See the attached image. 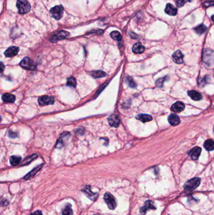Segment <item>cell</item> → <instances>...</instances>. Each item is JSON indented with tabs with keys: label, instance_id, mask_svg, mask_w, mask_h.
Returning a JSON list of instances; mask_svg holds the SVG:
<instances>
[{
	"label": "cell",
	"instance_id": "6da1fadb",
	"mask_svg": "<svg viewBox=\"0 0 214 215\" xmlns=\"http://www.w3.org/2000/svg\"><path fill=\"white\" fill-rule=\"evenodd\" d=\"M17 7L18 9V13L21 14L27 13L31 10V5L27 0H18Z\"/></svg>",
	"mask_w": 214,
	"mask_h": 215
},
{
	"label": "cell",
	"instance_id": "7a4b0ae2",
	"mask_svg": "<svg viewBox=\"0 0 214 215\" xmlns=\"http://www.w3.org/2000/svg\"><path fill=\"white\" fill-rule=\"evenodd\" d=\"M203 61L208 66L214 64V52L210 49H205L203 53Z\"/></svg>",
	"mask_w": 214,
	"mask_h": 215
},
{
	"label": "cell",
	"instance_id": "3957f363",
	"mask_svg": "<svg viewBox=\"0 0 214 215\" xmlns=\"http://www.w3.org/2000/svg\"><path fill=\"white\" fill-rule=\"evenodd\" d=\"M20 65L22 68L28 71H33L36 68V64L29 57H25L20 63Z\"/></svg>",
	"mask_w": 214,
	"mask_h": 215
},
{
	"label": "cell",
	"instance_id": "277c9868",
	"mask_svg": "<svg viewBox=\"0 0 214 215\" xmlns=\"http://www.w3.org/2000/svg\"><path fill=\"white\" fill-rule=\"evenodd\" d=\"M200 184V178L195 177L194 179H191L189 181H188L185 185H184V189L186 191H194V189H197L199 185Z\"/></svg>",
	"mask_w": 214,
	"mask_h": 215
},
{
	"label": "cell",
	"instance_id": "5b68a950",
	"mask_svg": "<svg viewBox=\"0 0 214 215\" xmlns=\"http://www.w3.org/2000/svg\"><path fill=\"white\" fill-rule=\"evenodd\" d=\"M104 199L110 210H114L116 207V201L114 196L110 192H106L104 196Z\"/></svg>",
	"mask_w": 214,
	"mask_h": 215
},
{
	"label": "cell",
	"instance_id": "8992f818",
	"mask_svg": "<svg viewBox=\"0 0 214 215\" xmlns=\"http://www.w3.org/2000/svg\"><path fill=\"white\" fill-rule=\"evenodd\" d=\"M52 17L55 20H60L62 18L64 13V7L62 5H58L53 7L50 11Z\"/></svg>",
	"mask_w": 214,
	"mask_h": 215
},
{
	"label": "cell",
	"instance_id": "52a82bcc",
	"mask_svg": "<svg viewBox=\"0 0 214 215\" xmlns=\"http://www.w3.org/2000/svg\"><path fill=\"white\" fill-rule=\"evenodd\" d=\"M70 137V133L69 132H64L60 135V138L58 140L57 144H56V148L58 149H61L65 145V143L67 142Z\"/></svg>",
	"mask_w": 214,
	"mask_h": 215
},
{
	"label": "cell",
	"instance_id": "ba28073f",
	"mask_svg": "<svg viewBox=\"0 0 214 215\" xmlns=\"http://www.w3.org/2000/svg\"><path fill=\"white\" fill-rule=\"evenodd\" d=\"M70 35V33L66 31H60L59 33L53 35L51 37L50 39V40L51 42H56L57 41L61 40L63 39H65L66 38H67L68 36Z\"/></svg>",
	"mask_w": 214,
	"mask_h": 215
},
{
	"label": "cell",
	"instance_id": "9c48e42d",
	"mask_svg": "<svg viewBox=\"0 0 214 215\" xmlns=\"http://www.w3.org/2000/svg\"><path fill=\"white\" fill-rule=\"evenodd\" d=\"M40 106H45L52 105L54 103V98L52 96H41L38 100Z\"/></svg>",
	"mask_w": 214,
	"mask_h": 215
},
{
	"label": "cell",
	"instance_id": "30bf717a",
	"mask_svg": "<svg viewBox=\"0 0 214 215\" xmlns=\"http://www.w3.org/2000/svg\"><path fill=\"white\" fill-rule=\"evenodd\" d=\"M82 191L86 194L87 198H89L90 199L92 200V201H95L98 197V194L94 193V192L91 191V186H85L82 189Z\"/></svg>",
	"mask_w": 214,
	"mask_h": 215
},
{
	"label": "cell",
	"instance_id": "8fae6325",
	"mask_svg": "<svg viewBox=\"0 0 214 215\" xmlns=\"http://www.w3.org/2000/svg\"><path fill=\"white\" fill-rule=\"evenodd\" d=\"M19 52V48L18 47L13 46L9 47L5 52V55L6 57H13L18 54Z\"/></svg>",
	"mask_w": 214,
	"mask_h": 215
},
{
	"label": "cell",
	"instance_id": "7c38bea8",
	"mask_svg": "<svg viewBox=\"0 0 214 215\" xmlns=\"http://www.w3.org/2000/svg\"><path fill=\"white\" fill-rule=\"evenodd\" d=\"M201 152H202L201 148L198 147H195L194 148V149L190 150V152H188V155L192 159L197 160L199 157V156H200Z\"/></svg>",
	"mask_w": 214,
	"mask_h": 215
},
{
	"label": "cell",
	"instance_id": "4fadbf2b",
	"mask_svg": "<svg viewBox=\"0 0 214 215\" xmlns=\"http://www.w3.org/2000/svg\"><path fill=\"white\" fill-rule=\"evenodd\" d=\"M108 122L110 126L114 127H117L120 123L119 117L116 115H112L108 118Z\"/></svg>",
	"mask_w": 214,
	"mask_h": 215
},
{
	"label": "cell",
	"instance_id": "5bb4252c",
	"mask_svg": "<svg viewBox=\"0 0 214 215\" xmlns=\"http://www.w3.org/2000/svg\"><path fill=\"white\" fill-rule=\"evenodd\" d=\"M173 60L176 64H181L183 62V55L180 50H176L172 55Z\"/></svg>",
	"mask_w": 214,
	"mask_h": 215
},
{
	"label": "cell",
	"instance_id": "9a60e30c",
	"mask_svg": "<svg viewBox=\"0 0 214 215\" xmlns=\"http://www.w3.org/2000/svg\"><path fill=\"white\" fill-rule=\"evenodd\" d=\"M172 110L175 113H180L185 109V105L181 102L178 101L174 103L172 106Z\"/></svg>",
	"mask_w": 214,
	"mask_h": 215
},
{
	"label": "cell",
	"instance_id": "2e32d148",
	"mask_svg": "<svg viewBox=\"0 0 214 215\" xmlns=\"http://www.w3.org/2000/svg\"><path fill=\"white\" fill-rule=\"evenodd\" d=\"M168 122L172 126H176L180 122V118L176 114H171L168 117Z\"/></svg>",
	"mask_w": 214,
	"mask_h": 215
},
{
	"label": "cell",
	"instance_id": "e0dca14e",
	"mask_svg": "<svg viewBox=\"0 0 214 215\" xmlns=\"http://www.w3.org/2000/svg\"><path fill=\"white\" fill-rule=\"evenodd\" d=\"M154 210L155 209V207L154 206L153 203L151 201H147L145 202L144 206L141 207V210H140V212H141L143 214H144L146 211L148 210Z\"/></svg>",
	"mask_w": 214,
	"mask_h": 215
},
{
	"label": "cell",
	"instance_id": "ac0fdd59",
	"mask_svg": "<svg viewBox=\"0 0 214 215\" xmlns=\"http://www.w3.org/2000/svg\"><path fill=\"white\" fill-rule=\"evenodd\" d=\"M2 100L6 103H13L15 101L16 98L13 94L10 93H6L3 95Z\"/></svg>",
	"mask_w": 214,
	"mask_h": 215
},
{
	"label": "cell",
	"instance_id": "d6986e66",
	"mask_svg": "<svg viewBox=\"0 0 214 215\" xmlns=\"http://www.w3.org/2000/svg\"><path fill=\"white\" fill-rule=\"evenodd\" d=\"M188 95L194 101H199L202 99V94L196 91H188Z\"/></svg>",
	"mask_w": 214,
	"mask_h": 215
},
{
	"label": "cell",
	"instance_id": "ffe728a7",
	"mask_svg": "<svg viewBox=\"0 0 214 215\" xmlns=\"http://www.w3.org/2000/svg\"><path fill=\"white\" fill-rule=\"evenodd\" d=\"M132 51L135 54H141L144 51V47L141 43H136L132 47Z\"/></svg>",
	"mask_w": 214,
	"mask_h": 215
},
{
	"label": "cell",
	"instance_id": "44dd1931",
	"mask_svg": "<svg viewBox=\"0 0 214 215\" xmlns=\"http://www.w3.org/2000/svg\"><path fill=\"white\" fill-rule=\"evenodd\" d=\"M165 12L169 15L171 16H175L177 13V10L174 7L172 4H167L166 8H165Z\"/></svg>",
	"mask_w": 214,
	"mask_h": 215
},
{
	"label": "cell",
	"instance_id": "7402d4cb",
	"mask_svg": "<svg viewBox=\"0 0 214 215\" xmlns=\"http://www.w3.org/2000/svg\"><path fill=\"white\" fill-rule=\"evenodd\" d=\"M136 119L140 120L143 123H146L147 122H150L152 120L151 116L149 115H145V114H139L136 116Z\"/></svg>",
	"mask_w": 214,
	"mask_h": 215
},
{
	"label": "cell",
	"instance_id": "603a6c76",
	"mask_svg": "<svg viewBox=\"0 0 214 215\" xmlns=\"http://www.w3.org/2000/svg\"><path fill=\"white\" fill-rule=\"evenodd\" d=\"M204 147L208 151H212L214 150V141L211 139L206 140L204 143Z\"/></svg>",
	"mask_w": 214,
	"mask_h": 215
},
{
	"label": "cell",
	"instance_id": "cb8c5ba5",
	"mask_svg": "<svg viewBox=\"0 0 214 215\" xmlns=\"http://www.w3.org/2000/svg\"><path fill=\"white\" fill-rule=\"evenodd\" d=\"M42 166L43 165H40V166H37L36 167L34 168L31 172H29L26 175H25L24 177V179H29V178H31L33 176H34L41 169V168L42 167Z\"/></svg>",
	"mask_w": 214,
	"mask_h": 215
},
{
	"label": "cell",
	"instance_id": "d4e9b609",
	"mask_svg": "<svg viewBox=\"0 0 214 215\" xmlns=\"http://www.w3.org/2000/svg\"><path fill=\"white\" fill-rule=\"evenodd\" d=\"M91 76L94 77V78H99V77H103L107 76L106 73L104 72V71H92L91 72Z\"/></svg>",
	"mask_w": 214,
	"mask_h": 215
},
{
	"label": "cell",
	"instance_id": "484cf974",
	"mask_svg": "<svg viewBox=\"0 0 214 215\" xmlns=\"http://www.w3.org/2000/svg\"><path fill=\"white\" fill-rule=\"evenodd\" d=\"M21 160V157L20 156H15V155H14V156H11L10 160V164L11 166H17L18 164H19V163L20 162Z\"/></svg>",
	"mask_w": 214,
	"mask_h": 215
},
{
	"label": "cell",
	"instance_id": "4316f807",
	"mask_svg": "<svg viewBox=\"0 0 214 215\" xmlns=\"http://www.w3.org/2000/svg\"><path fill=\"white\" fill-rule=\"evenodd\" d=\"M206 27L205 25H204L203 24H201L200 25H198L194 28L195 32L199 35H201V34L203 33L206 31Z\"/></svg>",
	"mask_w": 214,
	"mask_h": 215
},
{
	"label": "cell",
	"instance_id": "83f0119b",
	"mask_svg": "<svg viewBox=\"0 0 214 215\" xmlns=\"http://www.w3.org/2000/svg\"><path fill=\"white\" fill-rule=\"evenodd\" d=\"M73 211L72 209L71 205L68 204L62 210V215H72Z\"/></svg>",
	"mask_w": 214,
	"mask_h": 215
},
{
	"label": "cell",
	"instance_id": "f1b7e54d",
	"mask_svg": "<svg viewBox=\"0 0 214 215\" xmlns=\"http://www.w3.org/2000/svg\"><path fill=\"white\" fill-rule=\"evenodd\" d=\"M110 36H111L112 39L117 41H121L122 40V36L121 33L117 31H113L110 33Z\"/></svg>",
	"mask_w": 214,
	"mask_h": 215
},
{
	"label": "cell",
	"instance_id": "f546056e",
	"mask_svg": "<svg viewBox=\"0 0 214 215\" xmlns=\"http://www.w3.org/2000/svg\"><path fill=\"white\" fill-rule=\"evenodd\" d=\"M38 157V155L36 154H33L31 156H29L28 157H27L26 159L24 160V161L23 162V164H22V166H25V165H28V164H29L31 162H32L33 160H35L36 157Z\"/></svg>",
	"mask_w": 214,
	"mask_h": 215
},
{
	"label": "cell",
	"instance_id": "4dcf8cb0",
	"mask_svg": "<svg viewBox=\"0 0 214 215\" xmlns=\"http://www.w3.org/2000/svg\"><path fill=\"white\" fill-rule=\"evenodd\" d=\"M67 85L70 87H76L77 86V82H76V79L73 77H69L67 79Z\"/></svg>",
	"mask_w": 214,
	"mask_h": 215
},
{
	"label": "cell",
	"instance_id": "1f68e13d",
	"mask_svg": "<svg viewBox=\"0 0 214 215\" xmlns=\"http://www.w3.org/2000/svg\"><path fill=\"white\" fill-rule=\"evenodd\" d=\"M126 81L127 82V83L128 84V85L131 87H136V84L135 83L134 80L132 79V77H129V76H127L126 78Z\"/></svg>",
	"mask_w": 214,
	"mask_h": 215
},
{
	"label": "cell",
	"instance_id": "d6a6232c",
	"mask_svg": "<svg viewBox=\"0 0 214 215\" xmlns=\"http://www.w3.org/2000/svg\"><path fill=\"white\" fill-rule=\"evenodd\" d=\"M191 1H192V0H177L176 3V6H178V8H180V7L183 6L186 3L191 2Z\"/></svg>",
	"mask_w": 214,
	"mask_h": 215
},
{
	"label": "cell",
	"instance_id": "836d02e7",
	"mask_svg": "<svg viewBox=\"0 0 214 215\" xmlns=\"http://www.w3.org/2000/svg\"><path fill=\"white\" fill-rule=\"evenodd\" d=\"M166 79V77H163V78H161V79H159L157 80V86L159 87H161L162 86H163V83L165 82V81Z\"/></svg>",
	"mask_w": 214,
	"mask_h": 215
},
{
	"label": "cell",
	"instance_id": "e575fe53",
	"mask_svg": "<svg viewBox=\"0 0 214 215\" xmlns=\"http://www.w3.org/2000/svg\"><path fill=\"white\" fill-rule=\"evenodd\" d=\"M203 6L204 7H208L210 6H214V1H209L206 2L203 4Z\"/></svg>",
	"mask_w": 214,
	"mask_h": 215
},
{
	"label": "cell",
	"instance_id": "d590c367",
	"mask_svg": "<svg viewBox=\"0 0 214 215\" xmlns=\"http://www.w3.org/2000/svg\"><path fill=\"white\" fill-rule=\"evenodd\" d=\"M8 134H9V136H10L11 138H16V137H18V134H17V133L12 131L11 130H10V131H9V133H8Z\"/></svg>",
	"mask_w": 214,
	"mask_h": 215
},
{
	"label": "cell",
	"instance_id": "8d00e7d4",
	"mask_svg": "<svg viewBox=\"0 0 214 215\" xmlns=\"http://www.w3.org/2000/svg\"><path fill=\"white\" fill-rule=\"evenodd\" d=\"M207 78H208L207 76H205V77L203 79V80L201 81V83H202V86H205V84L209 83V81H206V79H207Z\"/></svg>",
	"mask_w": 214,
	"mask_h": 215
},
{
	"label": "cell",
	"instance_id": "74e56055",
	"mask_svg": "<svg viewBox=\"0 0 214 215\" xmlns=\"http://www.w3.org/2000/svg\"><path fill=\"white\" fill-rule=\"evenodd\" d=\"M30 215H43V214H42V213L41 211L37 210V211H35L34 213H32V214H30Z\"/></svg>",
	"mask_w": 214,
	"mask_h": 215
},
{
	"label": "cell",
	"instance_id": "f35d334b",
	"mask_svg": "<svg viewBox=\"0 0 214 215\" xmlns=\"http://www.w3.org/2000/svg\"><path fill=\"white\" fill-rule=\"evenodd\" d=\"M1 65H2V72H3L4 68H5V66H4V65H3V62H2V63H1Z\"/></svg>",
	"mask_w": 214,
	"mask_h": 215
},
{
	"label": "cell",
	"instance_id": "ab89813d",
	"mask_svg": "<svg viewBox=\"0 0 214 215\" xmlns=\"http://www.w3.org/2000/svg\"><path fill=\"white\" fill-rule=\"evenodd\" d=\"M212 20L214 22V15H213V16L212 17Z\"/></svg>",
	"mask_w": 214,
	"mask_h": 215
},
{
	"label": "cell",
	"instance_id": "60d3db41",
	"mask_svg": "<svg viewBox=\"0 0 214 215\" xmlns=\"http://www.w3.org/2000/svg\"><path fill=\"white\" fill-rule=\"evenodd\" d=\"M94 215H99V214H94Z\"/></svg>",
	"mask_w": 214,
	"mask_h": 215
},
{
	"label": "cell",
	"instance_id": "b9f144b4",
	"mask_svg": "<svg viewBox=\"0 0 214 215\" xmlns=\"http://www.w3.org/2000/svg\"><path fill=\"white\" fill-rule=\"evenodd\" d=\"M213 131H214V128H213Z\"/></svg>",
	"mask_w": 214,
	"mask_h": 215
}]
</instances>
